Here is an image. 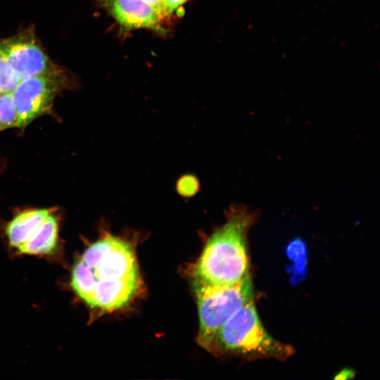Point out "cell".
<instances>
[{
	"mask_svg": "<svg viewBox=\"0 0 380 380\" xmlns=\"http://www.w3.org/2000/svg\"><path fill=\"white\" fill-rule=\"evenodd\" d=\"M253 217L232 209L225 223L208 239L194 268V277L215 285H231L249 274L246 239Z\"/></svg>",
	"mask_w": 380,
	"mask_h": 380,
	"instance_id": "obj_1",
	"label": "cell"
},
{
	"mask_svg": "<svg viewBox=\"0 0 380 380\" xmlns=\"http://www.w3.org/2000/svg\"><path fill=\"white\" fill-rule=\"evenodd\" d=\"M193 284L200 320L197 342L209 351H217L221 328L238 310L253 300L251 275L231 285H215L194 277Z\"/></svg>",
	"mask_w": 380,
	"mask_h": 380,
	"instance_id": "obj_2",
	"label": "cell"
},
{
	"mask_svg": "<svg viewBox=\"0 0 380 380\" xmlns=\"http://www.w3.org/2000/svg\"><path fill=\"white\" fill-rule=\"evenodd\" d=\"M217 350L250 359L284 360L293 353L291 346L273 338L263 327L253 300L238 310L223 325Z\"/></svg>",
	"mask_w": 380,
	"mask_h": 380,
	"instance_id": "obj_3",
	"label": "cell"
},
{
	"mask_svg": "<svg viewBox=\"0 0 380 380\" xmlns=\"http://www.w3.org/2000/svg\"><path fill=\"white\" fill-rule=\"evenodd\" d=\"M70 80L59 66L19 81L12 91L18 115V127L48 113L56 95L68 87Z\"/></svg>",
	"mask_w": 380,
	"mask_h": 380,
	"instance_id": "obj_4",
	"label": "cell"
},
{
	"mask_svg": "<svg viewBox=\"0 0 380 380\" xmlns=\"http://www.w3.org/2000/svg\"><path fill=\"white\" fill-rule=\"evenodd\" d=\"M81 260L91 268L96 280L140 277L132 246L109 233L91 243Z\"/></svg>",
	"mask_w": 380,
	"mask_h": 380,
	"instance_id": "obj_5",
	"label": "cell"
},
{
	"mask_svg": "<svg viewBox=\"0 0 380 380\" xmlns=\"http://www.w3.org/2000/svg\"><path fill=\"white\" fill-rule=\"evenodd\" d=\"M0 49L20 80L47 72L57 66L50 61L30 28L0 39Z\"/></svg>",
	"mask_w": 380,
	"mask_h": 380,
	"instance_id": "obj_6",
	"label": "cell"
},
{
	"mask_svg": "<svg viewBox=\"0 0 380 380\" xmlns=\"http://www.w3.org/2000/svg\"><path fill=\"white\" fill-rule=\"evenodd\" d=\"M103 6L126 30H156L163 15L141 0H101Z\"/></svg>",
	"mask_w": 380,
	"mask_h": 380,
	"instance_id": "obj_7",
	"label": "cell"
},
{
	"mask_svg": "<svg viewBox=\"0 0 380 380\" xmlns=\"http://www.w3.org/2000/svg\"><path fill=\"white\" fill-rule=\"evenodd\" d=\"M141 284V277L96 280L90 306L105 311L120 308L136 296Z\"/></svg>",
	"mask_w": 380,
	"mask_h": 380,
	"instance_id": "obj_8",
	"label": "cell"
},
{
	"mask_svg": "<svg viewBox=\"0 0 380 380\" xmlns=\"http://www.w3.org/2000/svg\"><path fill=\"white\" fill-rule=\"evenodd\" d=\"M50 213L49 209H34L16 215L6 228L10 245L18 248L29 240Z\"/></svg>",
	"mask_w": 380,
	"mask_h": 380,
	"instance_id": "obj_9",
	"label": "cell"
},
{
	"mask_svg": "<svg viewBox=\"0 0 380 380\" xmlns=\"http://www.w3.org/2000/svg\"><path fill=\"white\" fill-rule=\"evenodd\" d=\"M58 224L51 213L34 235L18 247L19 253L27 255H47L53 252L58 242Z\"/></svg>",
	"mask_w": 380,
	"mask_h": 380,
	"instance_id": "obj_10",
	"label": "cell"
},
{
	"mask_svg": "<svg viewBox=\"0 0 380 380\" xmlns=\"http://www.w3.org/2000/svg\"><path fill=\"white\" fill-rule=\"evenodd\" d=\"M96 279L89 267L82 260H77L72 267L70 286L75 293L89 306Z\"/></svg>",
	"mask_w": 380,
	"mask_h": 380,
	"instance_id": "obj_11",
	"label": "cell"
},
{
	"mask_svg": "<svg viewBox=\"0 0 380 380\" xmlns=\"http://www.w3.org/2000/svg\"><path fill=\"white\" fill-rule=\"evenodd\" d=\"M13 127H18V115L11 91L0 94V131Z\"/></svg>",
	"mask_w": 380,
	"mask_h": 380,
	"instance_id": "obj_12",
	"label": "cell"
},
{
	"mask_svg": "<svg viewBox=\"0 0 380 380\" xmlns=\"http://www.w3.org/2000/svg\"><path fill=\"white\" fill-rule=\"evenodd\" d=\"M20 80L0 49V83L3 92H12Z\"/></svg>",
	"mask_w": 380,
	"mask_h": 380,
	"instance_id": "obj_13",
	"label": "cell"
},
{
	"mask_svg": "<svg viewBox=\"0 0 380 380\" xmlns=\"http://www.w3.org/2000/svg\"><path fill=\"white\" fill-rule=\"evenodd\" d=\"M186 0H165V15H170Z\"/></svg>",
	"mask_w": 380,
	"mask_h": 380,
	"instance_id": "obj_14",
	"label": "cell"
},
{
	"mask_svg": "<svg viewBox=\"0 0 380 380\" xmlns=\"http://www.w3.org/2000/svg\"><path fill=\"white\" fill-rule=\"evenodd\" d=\"M142 1L152 6L160 12L163 15H165L164 4L165 0H141Z\"/></svg>",
	"mask_w": 380,
	"mask_h": 380,
	"instance_id": "obj_15",
	"label": "cell"
},
{
	"mask_svg": "<svg viewBox=\"0 0 380 380\" xmlns=\"http://www.w3.org/2000/svg\"><path fill=\"white\" fill-rule=\"evenodd\" d=\"M353 374H354L353 373V371H351L350 369H345V370L341 372L338 374V376L337 377H336V378L338 379L341 376L343 375L344 376H343L342 379H348V378H351Z\"/></svg>",
	"mask_w": 380,
	"mask_h": 380,
	"instance_id": "obj_16",
	"label": "cell"
},
{
	"mask_svg": "<svg viewBox=\"0 0 380 380\" xmlns=\"http://www.w3.org/2000/svg\"><path fill=\"white\" fill-rule=\"evenodd\" d=\"M3 92L2 91V89H1V83H0V94Z\"/></svg>",
	"mask_w": 380,
	"mask_h": 380,
	"instance_id": "obj_17",
	"label": "cell"
}]
</instances>
